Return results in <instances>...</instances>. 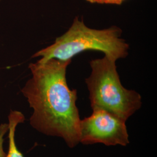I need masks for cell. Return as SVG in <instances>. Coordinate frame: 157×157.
I'll return each mask as SVG.
<instances>
[{"mask_svg": "<svg viewBox=\"0 0 157 157\" xmlns=\"http://www.w3.org/2000/svg\"><path fill=\"white\" fill-rule=\"evenodd\" d=\"M121 34L122 30L115 26L103 30L89 28L76 17L65 33L32 57L41 56L37 61L40 63L51 59L67 61L84 51L96 50L117 61L128 55L129 46L121 38Z\"/></svg>", "mask_w": 157, "mask_h": 157, "instance_id": "cell-2", "label": "cell"}, {"mask_svg": "<svg viewBox=\"0 0 157 157\" xmlns=\"http://www.w3.org/2000/svg\"><path fill=\"white\" fill-rule=\"evenodd\" d=\"M25 120L24 115L20 111H11L8 115V151L5 157H24L17 147L15 142V132L17 126Z\"/></svg>", "mask_w": 157, "mask_h": 157, "instance_id": "cell-5", "label": "cell"}, {"mask_svg": "<svg viewBox=\"0 0 157 157\" xmlns=\"http://www.w3.org/2000/svg\"><path fill=\"white\" fill-rule=\"evenodd\" d=\"M8 130V124H0V157H5L6 153L4 150L3 143L4 137Z\"/></svg>", "mask_w": 157, "mask_h": 157, "instance_id": "cell-6", "label": "cell"}, {"mask_svg": "<svg viewBox=\"0 0 157 157\" xmlns=\"http://www.w3.org/2000/svg\"><path fill=\"white\" fill-rule=\"evenodd\" d=\"M115 62L106 56L91 61V73L86 83L93 110H104L126 122L141 107V97L121 84Z\"/></svg>", "mask_w": 157, "mask_h": 157, "instance_id": "cell-3", "label": "cell"}, {"mask_svg": "<svg viewBox=\"0 0 157 157\" xmlns=\"http://www.w3.org/2000/svg\"><path fill=\"white\" fill-rule=\"evenodd\" d=\"M80 143L126 146L129 139L126 122L104 110L94 109L90 117L80 120Z\"/></svg>", "mask_w": 157, "mask_h": 157, "instance_id": "cell-4", "label": "cell"}, {"mask_svg": "<svg viewBox=\"0 0 157 157\" xmlns=\"http://www.w3.org/2000/svg\"><path fill=\"white\" fill-rule=\"evenodd\" d=\"M71 61L51 59L30 63L32 77L21 91L33 109L30 125L44 135L62 138L72 148L80 143L81 119L77 90L69 89L66 78Z\"/></svg>", "mask_w": 157, "mask_h": 157, "instance_id": "cell-1", "label": "cell"}, {"mask_svg": "<svg viewBox=\"0 0 157 157\" xmlns=\"http://www.w3.org/2000/svg\"><path fill=\"white\" fill-rule=\"evenodd\" d=\"M91 3L98 4H121L124 0H87Z\"/></svg>", "mask_w": 157, "mask_h": 157, "instance_id": "cell-7", "label": "cell"}]
</instances>
